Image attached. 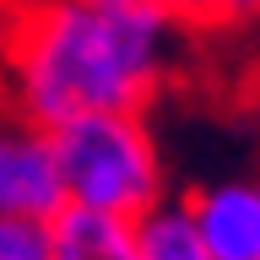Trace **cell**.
<instances>
[{"label":"cell","mask_w":260,"mask_h":260,"mask_svg":"<svg viewBox=\"0 0 260 260\" xmlns=\"http://www.w3.org/2000/svg\"><path fill=\"white\" fill-rule=\"evenodd\" d=\"M60 206H65V184H60L49 130L0 98V217L54 222Z\"/></svg>","instance_id":"cell-3"},{"label":"cell","mask_w":260,"mask_h":260,"mask_svg":"<svg viewBox=\"0 0 260 260\" xmlns=\"http://www.w3.org/2000/svg\"><path fill=\"white\" fill-rule=\"evenodd\" d=\"M136 260H211L190 201H168L162 195L152 211L136 217Z\"/></svg>","instance_id":"cell-6"},{"label":"cell","mask_w":260,"mask_h":260,"mask_svg":"<svg viewBox=\"0 0 260 260\" xmlns=\"http://www.w3.org/2000/svg\"><path fill=\"white\" fill-rule=\"evenodd\" d=\"M211 260H260V179H211L184 195Z\"/></svg>","instance_id":"cell-4"},{"label":"cell","mask_w":260,"mask_h":260,"mask_svg":"<svg viewBox=\"0 0 260 260\" xmlns=\"http://www.w3.org/2000/svg\"><path fill=\"white\" fill-rule=\"evenodd\" d=\"M49 233H54L49 260H136V222L130 217L60 206L54 222H49Z\"/></svg>","instance_id":"cell-5"},{"label":"cell","mask_w":260,"mask_h":260,"mask_svg":"<svg viewBox=\"0 0 260 260\" xmlns=\"http://www.w3.org/2000/svg\"><path fill=\"white\" fill-rule=\"evenodd\" d=\"M222 11V27H244V22H260V0H217Z\"/></svg>","instance_id":"cell-9"},{"label":"cell","mask_w":260,"mask_h":260,"mask_svg":"<svg viewBox=\"0 0 260 260\" xmlns=\"http://www.w3.org/2000/svg\"><path fill=\"white\" fill-rule=\"evenodd\" d=\"M162 11L174 16V22H184V27H222V11H217V0H157Z\"/></svg>","instance_id":"cell-8"},{"label":"cell","mask_w":260,"mask_h":260,"mask_svg":"<svg viewBox=\"0 0 260 260\" xmlns=\"http://www.w3.org/2000/svg\"><path fill=\"white\" fill-rule=\"evenodd\" d=\"M54 233L44 217H0V260H49Z\"/></svg>","instance_id":"cell-7"},{"label":"cell","mask_w":260,"mask_h":260,"mask_svg":"<svg viewBox=\"0 0 260 260\" xmlns=\"http://www.w3.org/2000/svg\"><path fill=\"white\" fill-rule=\"evenodd\" d=\"M179 38L184 22L157 0H6L0 98L44 130L92 109L146 114Z\"/></svg>","instance_id":"cell-1"},{"label":"cell","mask_w":260,"mask_h":260,"mask_svg":"<svg viewBox=\"0 0 260 260\" xmlns=\"http://www.w3.org/2000/svg\"><path fill=\"white\" fill-rule=\"evenodd\" d=\"M54 162H60L65 206L109 211V217H141L162 201V152L141 109H92L71 114L49 130Z\"/></svg>","instance_id":"cell-2"}]
</instances>
